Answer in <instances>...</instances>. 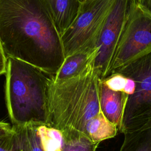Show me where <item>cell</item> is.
<instances>
[{"mask_svg": "<svg viewBox=\"0 0 151 151\" xmlns=\"http://www.w3.org/2000/svg\"><path fill=\"white\" fill-rule=\"evenodd\" d=\"M123 134L124 140L119 151H151V121Z\"/></svg>", "mask_w": 151, "mask_h": 151, "instance_id": "cell-13", "label": "cell"}, {"mask_svg": "<svg viewBox=\"0 0 151 151\" xmlns=\"http://www.w3.org/2000/svg\"><path fill=\"white\" fill-rule=\"evenodd\" d=\"M136 4L151 13V0H136Z\"/></svg>", "mask_w": 151, "mask_h": 151, "instance_id": "cell-21", "label": "cell"}, {"mask_svg": "<svg viewBox=\"0 0 151 151\" xmlns=\"http://www.w3.org/2000/svg\"><path fill=\"white\" fill-rule=\"evenodd\" d=\"M114 0H86L81 2L74 21L61 37L65 57L97 44Z\"/></svg>", "mask_w": 151, "mask_h": 151, "instance_id": "cell-5", "label": "cell"}, {"mask_svg": "<svg viewBox=\"0 0 151 151\" xmlns=\"http://www.w3.org/2000/svg\"><path fill=\"white\" fill-rule=\"evenodd\" d=\"M100 80L93 67L67 80L55 81L52 78L48 92L47 126L85 134L87 123L101 111Z\"/></svg>", "mask_w": 151, "mask_h": 151, "instance_id": "cell-2", "label": "cell"}, {"mask_svg": "<svg viewBox=\"0 0 151 151\" xmlns=\"http://www.w3.org/2000/svg\"><path fill=\"white\" fill-rule=\"evenodd\" d=\"M38 124L12 126L15 151H44L37 134Z\"/></svg>", "mask_w": 151, "mask_h": 151, "instance_id": "cell-11", "label": "cell"}, {"mask_svg": "<svg viewBox=\"0 0 151 151\" xmlns=\"http://www.w3.org/2000/svg\"><path fill=\"white\" fill-rule=\"evenodd\" d=\"M61 132L62 151H97L99 143L94 142L84 133L75 130Z\"/></svg>", "mask_w": 151, "mask_h": 151, "instance_id": "cell-14", "label": "cell"}, {"mask_svg": "<svg viewBox=\"0 0 151 151\" xmlns=\"http://www.w3.org/2000/svg\"><path fill=\"white\" fill-rule=\"evenodd\" d=\"M0 151H15L14 145V130L11 133L0 139Z\"/></svg>", "mask_w": 151, "mask_h": 151, "instance_id": "cell-17", "label": "cell"}, {"mask_svg": "<svg viewBox=\"0 0 151 151\" xmlns=\"http://www.w3.org/2000/svg\"><path fill=\"white\" fill-rule=\"evenodd\" d=\"M101 80L110 90L115 91L123 92L126 84L127 78L120 73L114 72Z\"/></svg>", "mask_w": 151, "mask_h": 151, "instance_id": "cell-16", "label": "cell"}, {"mask_svg": "<svg viewBox=\"0 0 151 151\" xmlns=\"http://www.w3.org/2000/svg\"><path fill=\"white\" fill-rule=\"evenodd\" d=\"M97 53V48H86L65 57L58 72L54 76V80L63 81L82 74L93 67Z\"/></svg>", "mask_w": 151, "mask_h": 151, "instance_id": "cell-8", "label": "cell"}, {"mask_svg": "<svg viewBox=\"0 0 151 151\" xmlns=\"http://www.w3.org/2000/svg\"><path fill=\"white\" fill-rule=\"evenodd\" d=\"M0 43L6 58L52 75L65 58L61 36L42 0H0Z\"/></svg>", "mask_w": 151, "mask_h": 151, "instance_id": "cell-1", "label": "cell"}, {"mask_svg": "<svg viewBox=\"0 0 151 151\" xmlns=\"http://www.w3.org/2000/svg\"><path fill=\"white\" fill-rule=\"evenodd\" d=\"M86 1V0H83V1H82V2H83V1Z\"/></svg>", "mask_w": 151, "mask_h": 151, "instance_id": "cell-23", "label": "cell"}, {"mask_svg": "<svg viewBox=\"0 0 151 151\" xmlns=\"http://www.w3.org/2000/svg\"><path fill=\"white\" fill-rule=\"evenodd\" d=\"M126 77V76H125ZM127 78L126 84L125 87L124 88L123 92L127 94L128 96L133 94L135 90V82L134 81L128 77H126Z\"/></svg>", "mask_w": 151, "mask_h": 151, "instance_id": "cell-18", "label": "cell"}, {"mask_svg": "<svg viewBox=\"0 0 151 151\" xmlns=\"http://www.w3.org/2000/svg\"><path fill=\"white\" fill-rule=\"evenodd\" d=\"M7 58L5 55L0 43V76L5 74L6 71Z\"/></svg>", "mask_w": 151, "mask_h": 151, "instance_id": "cell-20", "label": "cell"}, {"mask_svg": "<svg viewBox=\"0 0 151 151\" xmlns=\"http://www.w3.org/2000/svg\"><path fill=\"white\" fill-rule=\"evenodd\" d=\"M37 131L44 151H62L63 133L61 130L45 124H38Z\"/></svg>", "mask_w": 151, "mask_h": 151, "instance_id": "cell-15", "label": "cell"}, {"mask_svg": "<svg viewBox=\"0 0 151 151\" xmlns=\"http://www.w3.org/2000/svg\"><path fill=\"white\" fill-rule=\"evenodd\" d=\"M136 0H114L104 23L97 44L93 68L100 80L108 76L112 60Z\"/></svg>", "mask_w": 151, "mask_h": 151, "instance_id": "cell-7", "label": "cell"}, {"mask_svg": "<svg viewBox=\"0 0 151 151\" xmlns=\"http://www.w3.org/2000/svg\"><path fill=\"white\" fill-rule=\"evenodd\" d=\"M61 37L77 17L80 0H42Z\"/></svg>", "mask_w": 151, "mask_h": 151, "instance_id": "cell-10", "label": "cell"}, {"mask_svg": "<svg viewBox=\"0 0 151 151\" xmlns=\"http://www.w3.org/2000/svg\"><path fill=\"white\" fill-rule=\"evenodd\" d=\"M128 96L122 91L109 88L101 80L99 83V102L101 111L111 123L121 126L123 112Z\"/></svg>", "mask_w": 151, "mask_h": 151, "instance_id": "cell-9", "label": "cell"}, {"mask_svg": "<svg viewBox=\"0 0 151 151\" xmlns=\"http://www.w3.org/2000/svg\"><path fill=\"white\" fill-rule=\"evenodd\" d=\"M5 75L6 106L12 126L48 125V92L54 75L12 58H7Z\"/></svg>", "mask_w": 151, "mask_h": 151, "instance_id": "cell-3", "label": "cell"}, {"mask_svg": "<svg viewBox=\"0 0 151 151\" xmlns=\"http://www.w3.org/2000/svg\"><path fill=\"white\" fill-rule=\"evenodd\" d=\"M14 130L12 126H11L10 124L0 121V139L2 137L11 133Z\"/></svg>", "mask_w": 151, "mask_h": 151, "instance_id": "cell-19", "label": "cell"}, {"mask_svg": "<svg viewBox=\"0 0 151 151\" xmlns=\"http://www.w3.org/2000/svg\"><path fill=\"white\" fill-rule=\"evenodd\" d=\"M119 132L116 125L109 121L101 111L88 121L85 127V134L94 142L113 138Z\"/></svg>", "mask_w": 151, "mask_h": 151, "instance_id": "cell-12", "label": "cell"}, {"mask_svg": "<svg viewBox=\"0 0 151 151\" xmlns=\"http://www.w3.org/2000/svg\"><path fill=\"white\" fill-rule=\"evenodd\" d=\"M80 1L81 2H82V1H83V0H80Z\"/></svg>", "mask_w": 151, "mask_h": 151, "instance_id": "cell-22", "label": "cell"}, {"mask_svg": "<svg viewBox=\"0 0 151 151\" xmlns=\"http://www.w3.org/2000/svg\"><path fill=\"white\" fill-rule=\"evenodd\" d=\"M151 53V13L136 4L132 6L117 44L109 75ZM108 75V76H109Z\"/></svg>", "mask_w": 151, "mask_h": 151, "instance_id": "cell-6", "label": "cell"}, {"mask_svg": "<svg viewBox=\"0 0 151 151\" xmlns=\"http://www.w3.org/2000/svg\"><path fill=\"white\" fill-rule=\"evenodd\" d=\"M114 72L130 77L135 82L134 92L127 97L119 131L124 133L151 121V53Z\"/></svg>", "mask_w": 151, "mask_h": 151, "instance_id": "cell-4", "label": "cell"}]
</instances>
